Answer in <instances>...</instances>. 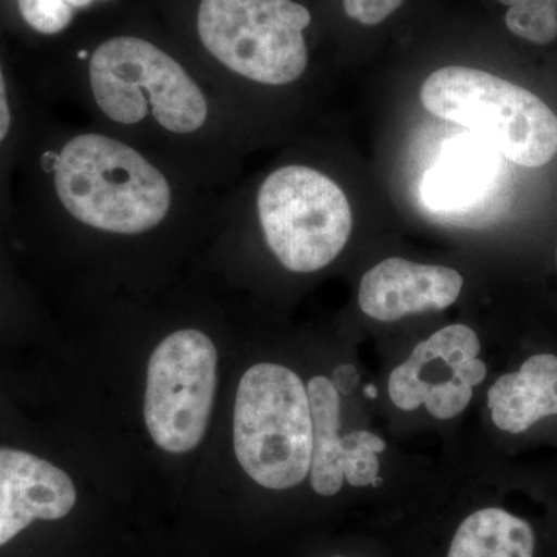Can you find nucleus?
I'll return each mask as SVG.
<instances>
[{"mask_svg": "<svg viewBox=\"0 0 557 557\" xmlns=\"http://www.w3.org/2000/svg\"><path fill=\"white\" fill-rule=\"evenodd\" d=\"M51 168L62 208L91 230L137 236L160 226L174 208V188L164 172L109 135L86 132L70 138Z\"/></svg>", "mask_w": 557, "mask_h": 557, "instance_id": "obj_1", "label": "nucleus"}, {"mask_svg": "<svg viewBox=\"0 0 557 557\" xmlns=\"http://www.w3.org/2000/svg\"><path fill=\"white\" fill-rule=\"evenodd\" d=\"M89 90L106 119L120 126L152 121L166 134H199L211 119L207 94L188 70L138 36H115L91 53Z\"/></svg>", "mask_w": 557, "mask_h": 557, "instance_id": "obj_2", "label": "nucleus"}, {"mask_svg": "<svg viewBox=\"0 0 557 557\" xmlns=\"http://www.w3.org/2000/svg\"><path fill=\"white\" fill-rule=\"evenodd\" d=\"M421 102L520 166H545L556 157L555 112L530 90L491 73L458 65L440 69L424 81Z\"/></svg>", "mask_w": 557, "mask_h": 557, "instance_id": "obj_3", "label": "nucleus"}, {"mask_svg": "<svg viewBox=\"0 0 557 557\" xmlns=\"http://www.w3.org/2000/svg\"><path fill=\"white\" fill-rule=\"evenodd\" d=\"M234 450L249 478L269 490L298 486L310 472L313 424L306 384L284 366H252L234 406Z\"/></svg>", "mask_w": 557, "mask_h": 557, "instance_id": "obj_4", "label": "nucleus"}, {"mask_svg": "<svg viewBox=\"0 0 557 557\" xmlns=\"http://www.w3.org/2000/svg\"><path fill=\"white\" fill-rule=\"evenodd\" d=\"M309 9L295 0H201L200 42L223 67L263 86L295 83L309 65Z\"/></svg>", "mask_w": 557, "mask_h": 557, "instance_id": "obj_5", "label": "nucleus"}, {"mask_svg": "<svg viewBox=\"0 0 557 557\" xmlns=\"http://www.w3.org/2000/svg\"><path fill=\"white\" fill-rule=\"evenodd\" d=\"M263 236L293 273H313L338 258L354 218L344 190L327 175L289 164L271 172L258 194Z\"/></svg>", "mask_w": 557, "mask_h": 557, "instance_id": "obj_6", "label": "nucleus"}, {"mask_svg": "<svg viewBox=\"0 0 557 557\" xmlns=\"http://www.w3.org/2000/svg\"><path fill=\"white\" fill-rule=\"evenodd\" d=\"M218 350L199 330H180L161 341L148 368L145 420L161 449L185 454L207 434L215 387Z\"/></svg>", "mask_w": 557, "mask_h": 557, "instance_id": "obj_7", "label": "nucleus"}, {"mask_svg": "<svg viewBox=\"0 0 557 557\" xmlns=\"http://www.w3.org/2000/svg\"><path fill=\"white\" fill-rule=\"evenodd\" d=\"M505 160L475 135L449 139L421 178V205L446 225H490L511 199V171Z\"/></svg>", "mask_w": 557, "mask_h": 557, "instance_id": "obj_8", "label": "nucleus"}, {"mask_svg": "<svg viewBox=\"0 0 557 557\" xmlns=\"http://www.w3.org/2000/svg\"><path fill=\"white\" fill-rule=\"evenodd\" d=\"M478 333L463 324L438 330L413 348L388 379V397L397 408L424 406L437 420H450L468 408L472 387L486 379Z\"/></svg>", "mask_w": 557, "mask_h": 557, "instance_id": "obj_9", "label": "nucleus"}, {"mask_svg": "<svg viewBox=\"0 0 557 557\" xmlns=\"http://www.w3.org/2000/svg\"><path fill=\"white\" fill-rule=\"evenodd\" d=\"M313 453L310 482L319 496H335L344 485L379 486L381 479L379 454L386 442L369 431H357L341 437V395L332 380L314 376L307 386Z\"/></svg>", "mask_w": 557, "mask_h": 557, "instance_id": "obj_10", "label": "nucleus"}, {"mask_svg": "<svg viewBox=\"0 0 557 557\" xmlns=\"http://www.w3.org/2000/svg\"><path fill=\"white\" fill-rule=\"evenodd\" d=\"M76 504L72 479L25 450L0 448V547L35 522L60 520Z\"/></svg>", "mask_w": 557, "mask_h": 557, "instance_id": "obj_11", "label": "nucleus"}, {"mask_svg": "<svg viewBox=\"0 0 557 557\" xmlns=\"http://www.w3.org/2000/svg\"><path fill=\"white\" fill-rule=\"evenodd\" d=\"M461 288L463 277L456 270L391 258L362 276L358 304L369 318L394 322L410 314L448 309Z\"/></svg>", "mask_w": 557, "mask_h": 557, "instance_id": "obj_12", "label": "nucleus"}, {"mask_svg": "<svg viewBox=\"0 0 557 557\" xmlns=\"http://www.w3.org/2000/svg\"><path fill=\"white\" fill-rule=\"evenodd\" d=\"M487 408L493 423L509 434L557 416V357L534 355L518 372L500 376L487 391Z\"/></svg>", "mask_w": 557, "mask_h": 557, "instance_id": "obj_13", "label": "nucleus"}, {"mask_svg": "<svg viewBox=\"0 0 557 557\" xmlns=\"http://www.w3.org/2000/svg\"><path fill=\"white\" fill-rule=\"evenodd\" d=\"M536 537L527 520L500 508L479 509L458 527L448 557H534Z\"/></svg>", "mask_w": 557, "mask_h": 557, "instance_id": "obj_14", "label": "nucleus"}, {"mask_svg": "<svg viewBox=\"0 0 557 557\" xmlns=\"http://www.w3.org/2000/svg\"><path fill=\"white\" fill-rule=\"evenodd\" d=\"M508 7V30L528 42L547 46L557 38L556 0H498Z\"/></svg>", "mask_w": 557, "mask_h": 557, "instance_id": "obj_15", "label": "nucleus"}, {"mask_svg": "<svg viewBox=\"0 0 557 557\" xmlns=\"http://www.w3.org/2000/svg\"><path fill=\"white\" fill-rule=\"evenodd\" d=\"M24 21L40 35H58L72 24L75 9L65 0H17Z\"/></svg>", "mask_w": 557, "mask_h": 557, "instance_id": "obj_16", "label": "nucleus"}, {"mask_svg": "<svg viewBox=\"0 0 557 557\" xmlns=\"http://www.w3.org/2000/svg\"><path fill=\"white\" fill-rule=\"evenodd\" d=\"M403 2L405 0H343L347 16L369 27L386 21Z\"/></svg>", "mask_w": 557, "mask_h": 557, "instance_id": "obj_17", "label": "nucleus"}, {"mask_svg": "<svg viewBox=\"0 0 557 557\" xmlns=\"http://www.w3.org/2000/svg\"><path fill=\"white\" fill-rule=\"evenodd\" d=\"M332 383L335 384L339 395H348L358 387L359 373L351 364H343L333 372Z\"/></svg>", "mask_w": 557, "mask_h": 557, "instance_id": "obj_18", "label": "nucleus"}, {"mask_svg": "<svg viewBox=\"0 0 557 557\" xmlns=\"http://www.w3.org/2000/svg\"><path fill=\"white\" fill-rule=\"evenodd\" d=\"M11 129V108L9 101V91H7L5 75H3L2 64H0V143L7 138Z\"/></svg>", "mask_w": 557, "mask_h": 557, "instance_id": "obj_19", "label": "nucleus"}, {"mask_svg": "<svg viewBox=\"0 0 557 557\" xmlns=\"http://www.w3.org/2000/svg\"><path fill=\"white\" fill-rule=\"evenodd\" d=\"M65 2H67L70 7H73V9H86V7L91 5L95 0H65Z\"/></svg>", "mask_w": 557, "mask_h": 557, "instance_id": "obj_20", "label": "nucleus"}, {"mask_svg": "<svg viewBox=\"0 0 557 557\" xmlns=\"http://www.w3.org/2000/svg\"><path fill=\"white\" fill-rule=\"evenodd\" d=\"M366 395H368L369 398H376V395H379V392H376L375 386H368L366 387Z\"/></svg>", "mask_w": 557, "mask_h": 557, "instance_id": "obj_21", "label": "nucleus"}, {"mask_svg": "<svg viewBox=\"0 0 557 557\" xmlns=\"http://www.w3.org/2000/svg\"><path fill=\"white\" fill-rule=\"evenodd\" d=\"M556 262H557V249H556Z\"/></svg>", "mask_w": 557, "mask_h": 557, "instance_id": "obj_22", "label": "nucleus"}, {"mask_svg": "<svg viewBox=\"0 0 557 557\" xmlns=\"http://www.w3.org/2000/svg\"><path fill=\"white\" fill-rule=\"evenodd\" d=\"M336 557H341V556H336Z\"/></svg>", "mask_w": 557, "mask_h": 557, "instance_id": "obj_23", "label": "nucleus"}, {"mask_svg": "<svg viewBox=\"0 0 557 557\" xmlns=\"http://www.w3.org/2000/svg\"><path fill=\"white\" fill-rule=\"evenodd\" d=\"M556 2H557V0H556Z\"/></svg>", "mask_w": 557, "mask_h": 557, "instance_id": "obj_24", "label": "nucleus"}]
</instances>
